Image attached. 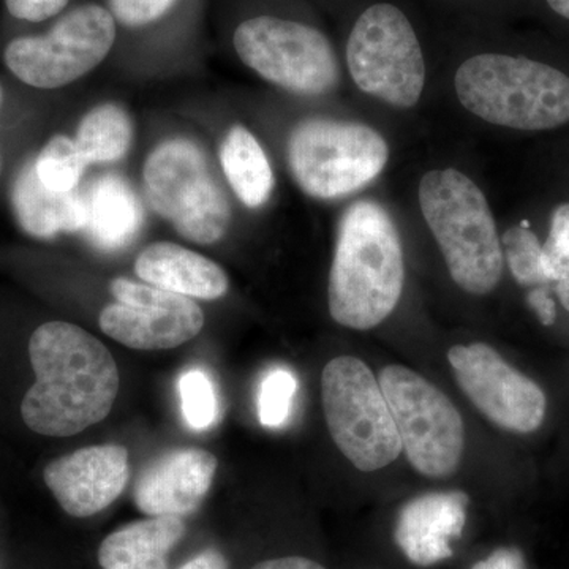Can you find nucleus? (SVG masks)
<instances>
[{
    "instance_id": "obj_1",
    "label": "nucleus",
    "mask_w": 569,
    "mask_h": 569,
    "mask_svg": "<svg viewBox=\"0 0 569 569\" xmlns=\"http://www.w3.org/2000/svg\"><path fill=\"white\" fill-rule=\"evenodd\" d=\"M29 358L36 383L22 399L21 417L33 432L71 437L110 415L121 383L118 365L80 326L41 325L29 342Z\"/></svg>"
},
{
    "instance_id": "obj_2",
    "label": "nucleus",
    "mask_w": 569,
    "mask_h": 569,
    "mask_svg": "<svg viewBox=\"0 0 569 569\" xmlns=\"http://www.w3.org/2000/svg\"><path fill=\"white\" fill-rule=\"evenodd\" d=\"M406 280L402 244L383 206L358 201L343 213L329 272V313L337 323L367 331L399 305Z\"/></svg>"
},
{
    "instance_id": "obj_3",
    "label": "nucleus",
    "mask_w": 569,
    "mask_h": 569,
    "mask_svg": "<svg viewBox=\"0 0 569 569\" xmlns=\"http://www.w3.org/2000/svg\"><path fill=\"white\" fill-rule=\"evenodd\" d=\"M419 204L452 280L470 295L496 290L503 274V249L477 183L452 168L430 171L419 183Z\"/></svg>"
},
{
    "instance_id": "obj_4",
    "label": "nucleus",
    "mask_w": 569,
    "mask_h": 569,
    "mask_svg": "<svg viewBox=\"0 0 569 569\" xmlns=\"http://www.w3.org/2000/svg\"><path fill=\"white\" fill-rule=\"evenodd\" d=\"M460 103L478 118L518 130H550L569 121V78L527 58L479 54L455 78Z\"/></svg>"
},
{
    "instance_id": "obj_5",
    "label": "nucleus",
    "mask_w": 569,
    "mask_h": 569,
    "mask_svg": "<svg viewBox=\"0 0 569 569\" xmlns=\"http://www.w3.org/2000/svg\"><path fill=\"white\" fill-rule=\"evenodd\" d=\"M144 192L153 211L194 244L220 241L231 204L200 146L183 138L160 142L144 163Z\"/></svg>"
},
{
    "instance_id": "obj_6",
    "label": "nucleus",
    "mask_w": 569,
    "mask_h": 569,
    "mask_svg": "<svg viewBox=\"0 0 569 569\" xmlns=\"http://www.w3.org/2000/svg\"><path fill=\"white\" fill-rule=\"evenodd\" d=\"M326 425L339 451L358 470L377 471L402 449L395 418L372 370L355 356H339L321 376Z\"/></svg>"
},
{
    "instance_id": "obj_7",
    "label": "nucleus",
    "mask_w": 569,
    "mask_h": 569,
    "mask_svg": "<svg viewBox=\"0 0 569 569\" xmlns=\"http://www.w3.org/2000/svg\"><path fill=\"white\" fill-rule=\"evenodd\" d=\"M388 157L383 137L362 123L307 119L288 140V167L296 183L320 200L362 189L383 171Z\"/></svg>"
},
{
    "instance_id": "obj_8",
    "label": "nucleus",
    "mask_w": 569,
    "mask_h": 569,
    "mask_svg": "<svg viewBox=\"0 0 569 569\" xmlns=\"http://www.w3.org/2000/svg\"><path fill=\"white\" fill-rule=\"evenodd\" d=\"M378 383L415 470L429 478L451 477L466 448V427L455 403L408 367H385Z\"/></svg>"
},
{
    "instance_id": "obj_9",
    "label": "nucleus",
    "mask_w": 569,
    "mask_h": 569,
    "mask_svg": "<svg viewBox=\"0 0 569 569\" xmlns=\"http://www.w3.org/2000/svg\"><path fill=\"white\" fill-rule=\"evenodd\" d=\"M351 78L362 92L392 107L421 99L426 62L413 26L391 3L369 7L355 22L347 44Z\"/></svg>"
},
{
    "instance_id": "obj_10",
    "label": "nucleus",
    "mask_w": 569,
    "mask_h": 569,
    "mask_svg": "<svg viewBox=\"0 0 569 569\" xmlns=\"http://www.w3.org/2000/svg\"><path fill=\"white\" fill-rule=\"evenodd\" d=\"M234 50L261 78L301 96H323L339 84L340 67L325 33L274 17L250 18L236 28Z\"/></svg>"
},
{
    "instance_id": "obj_11",
    "label": "nucleus",
    "mask_w": 569,
    "mask_h": 569,
    "mask_svg": "<svg viewBox=\"0 0 569 569\" xmlns=\"http://www.w3.org/2000/svg\"><path fill=\"white\" fill-rule=\"evenodd\" d=\"M114 40L111 11L88 3L63 14L43 36L11 40L3 61L18 80L32 88H62L103 62Z\"/></svg>"
},
{
    "instance_id": "obj_12",
    "label": "nucleus",
    "mask_w": 569,
    "mask_h": 569,
    "mask_svg": "<svg viewBox=\"0 0 569 569\" xmlns=\"http://www.w3.org/2000/svg\"><path fill=\"white\" fill-rule=\"evenodd\" d=\"M448 361L463 395L492 425L512 433H531L545 422V391L488 343L452 347Z\"/></svg>"
},
{
    "instance_id": "obj_13",
    "label": "nucleus",
    "mask_w": 569,
    "mask_h": 569,
    "mask_svg": "<svg viewBox=\"0 0 569 569\" xmlns=\"http://www.w3.org/2000/svg\"><path fill=\"white\" fill-rule=\"evenodd\" d=\"M111 293L118 302L104 307L100 328L133 350H171L190 342L203 329V310L187 296L122 277L112 280Z\"/></svg>"
},
{
    "instance_id": "obj_14",
    "label": "nucleus",
    "mask_w": 569,
    "mask_h": 569,
    "mask_svg": "<svg viewBox=\"0 0 569 569\" xmlns=\"http://www.w3.org/2000/svg\"><path fill=\"white\" fill-rule=\"evenodd\" d=\"M129 452L119 445L78 449L48 463L44 485L71 518H91L118 500L129 482Z\"/></svg>"
},
{
    "instance_id": "obj_15",
    "label": "nucleus",
    "mask_w": 569,
    "mask_h": 569,
    "mask_svg": "<svg viewBox=\"0 0 569 569\" xmlns=\"http://www.w3.org/2000/svg\"><path fill=\"white\" fill-rule=\"evenodd\" d=\"M217 471L216 456L204 449H174L149 463L137 478L133 500L142 515H192L201 507Z\"/></svg>"
},
{
    "instance_id": "obj_16",
    "label": "nucleus",
    "mask_w": 569,
    "mask_h": 569,
    "mask_svg": "<svg viewBox=\"0 0 569 569\" xmlns=\"http://www.w3.org/2000/svg\"><path fill=\"white\" fill-rule=\"evenodd\" d=\"M468 497L460 490L430 492L400 509L395 539L411 563L430 567L452 556V541L467 522Z\"/></svg>"
},
{
    "instance_id": "obj_17",
    "label": "nucleus",
    "mask_w": 569,
    "mask_h": 569,
    "mask_svg": "<svg viewBox=\"0 0 569 569\" xmlns=\"http://www.w3.org/2000/svg\"><path fill=\"white\" fill-rule=\"evenodd\" d=\"M134 272L152 287L206 301L222 298L230 287L219 264L171 242L146 247L138 257Z\"/></svg>"
},
{
    "instance_id": "obj_18",
    "label": "nucleus",
    "mask_w": 569,
    "mask_h": 569,
    "mask_svg": "<svg viewBox=\"0 0 569 569\" xmlns=\"http://www.w3.org/2000/svg\"><path fill=\"white\" fill-rule=\"evenodd\" d=\"M11 208L22 230L32 238L52 239L82 231L88 220L84 194L54 192L40 182L33 162L22 167L11 189Z\"/></svg>"
},
{
    "instance_id": "obj_19",
    "label": "nucleus",
    "mask_w": 569,
    "mask_h": 569,
    "mask_svg": "<svg viewBox=\"0 0 569 569\" xmlns=\"http://www.w3.org/2000/svg\"><path fill=\"white\" fill-rule=\"evenodd\" d=\"M84 201L88 220L82 231L104 252L123 249L140 233L144 219L140 198L119 176L104 174L96 179Z\"/></svg>"
},
{
    "instance_id": "obj_20",
    "label": "nucleus",
    "mask_w": 569,
    "mask_h": 569,
    "mask_svg": "<svg viewBox=\"0 0 569 569\" xmlns=\"http://www.w3.org/2000/svg\"><path fill=\"white\" fill-rule=\"evenodd\" d=\"M186 523L174 516H160L129 523L112 531L99 548L103 569H168V556L186 537Z\"/></svg>"
},
{
    "instance_id": "obj_21",
    "label": "nucleus",
    "mask_w": 569,
    "mask_h": 569,
    "mask_svg": "<svg viewBox=\"0 0 569 569\" xmlns=\"http://www.w3.org/2000/svg\"><path fill=\"white\" fill-rule=\"evenodd\" d=\"M220 163L247 208H260L271 197L274 174L260 142L246 127L234 126L220 146Z\"/></svg>"
},
{
    "instance_id": "obj_22",
    "label": "nucleus",
    "mask_w": 569,
    "mask_h": 569,
    "mask_svg": "<svg viewBox=\"0 0 569 569\" xmlns=\"http://www.w3.org/2000/svg\"><path fill=\"white\" fill-rule=\"evenodd\" d=\"M132 137L129 114L118 104L104 103L82 118L74 144L86 164L112 163L126 157Z\"/></svg>"
},
{
    "instance_id": "obj_23",
    "label": "nucleus",
    "mask_w": 569,
    "mask_h": 569,
    "mask_svg": "<svg viewBox=\"0 0 569 569\" xmlns=\"http://www.w3.org/2000/svg\"><path fill=\"white\" fill-rule=\"evenodd\" d=\"M40 182L54 192H73L84 171L86 162L77 144L69 137L58 134L47 142L33 160Z\"/></svg>"
},
{
    "instance_id": "obj_24",
    "label": "nucleus",
    "mask_w": 569,
    "mask_h": 569,
    "mask_svg": "<svg viewBox=\"0 0 569 569\" xmlns=\"http://www.w3.org/2000/svg\"><path fill=\"white\" fill-rule=\"evenodd\" d=\"M503 258L516 282L531 287L549 282L542 266V244L529 227L509 228L501 238Z\"/></svg>"
},
{
    "instance_id": "obj_25",
    "label": "nucleus",
    "mask_w": 569,
    "mask_h": 569,
    "mask_svg": "<svg viewBox=\"0 0 569 569\" xmlns=\"http://www.w3.org/2000/svg\"><path fill=\"white\" fill-rule=\"evenodd\" d=\"M178 387L187 426L201 432L216 425L220 406L211 377L203 369L186 370L179 377Z\"/></svg>"
},
{
    "instance_id": "obj_26",
    "label": "nucleus",
    "mask_w": 569,
    "mask_h": 569,
    "mask_svg": "<svg viewBox=\"0 0 569 569\" xmlns=\"http://www.w3.org/2000/svg\"><path fill=\"white\" fill-rule=\"evenodd\" d=\"M298 380L291 370L274 367L268 370L261 380L258 392V417L269 429H279L291 417Z\"/></svg>"
},
{
    "instance_id": "obj_27",
    "label": "nucleus",
    "mask_w": 569,
    "mask_h": 569,
    "mask_svg": "<svg viewBox=\"0 0 569 569\" xmlns=\"http://www.w3.org/2000/svg\"><path fill=\"white\" fill-rule=\"evenodd\" d=\"M542 266L549 282L569 277V203L553 211L548 241L542 244Z\"/></svg>"
},
{
    "instance_id": "obj_28",
    "label": "nucleus",
    "mask_w": 569,
    "mask_h": 569,
    "mask_svg": "<svg viewBox=\"0 0 569 569\" xmlns=\"http://www.w3.org/2000/svg\"><path fill=\"white\" fill-rule=\"evenodd\" d=\"M179 0H108L116 21L127 28H142L164 17Z\"/></svg>"
},
{
    "instance_id": "obj_29",
    "label": "nucleus",
    "mask_w": 569,
    "mask_h": 569,
    "mask_svg": "<svg viewBox=\"0 0 569 569\" xmlns=\"http://www.w3.org/2000/svg\"><path fill=\"white\" fill-rule=\"evenodd\" d=\"M70 0H6L7 11L14 20L41 22L61 13Z\"/></svg>"
},
{
    "instance_id": "obj_30",
    "label": "nucleus",
    "mask_w": 569,
    "mask_h": 569,
    "mask_svg": "<svg viewBox=\"0 0 569 569\" xmlns=\"http://www.w3.org/2000/svg\"><path fill=\"white\" fill-rule=\"evenodd\" d=\"M471 569H527V563L519 549L500 548L493 550L488 559L478 561Z\"/></svg>"
},
{
    "instance_id": "obj_31",
    "label": "nucleus",
    "mask_w": 569,
    "mask_h": 569,
    "mask_svg": "<svg viewBox=\"0 0 569 569\" xmlns=\"http://www.w3.org/2000/svg\"><path fill=\"white\" fill-rule=\"evenodd\" d=\"M527 301L535 313H537L539 323L545 326H552L556 323L557 309L556 302L550 298L546 288H535L527 296Z\"/></svg>"
},
{
    "instance_id": "obj_32",
    "label": "nucleus",
    "mask_w": 569,
    "mask_h": 569,
    "mask_svg": "<svg viewBox=\"0 0 569 569\" xmlns=\"http://www.w3.org/2000/svg\"><path fill=\"white\" fill-rule=\"evenodd\" d=\"M252 569H326L323 565L316 560L306 559V557H282V559H271L260 561Z\"/></svg>"
},
{
    "instance_id": "obj_33",
    "label": "nucleus",
    "mask_w": 569,
    "mask_h": 569,
    "mask_svg": "<svg viewBox=\"0 0 569 569\" xmlns=\"http://www.w3.org/2000/svg\"><path fill=\"white\" fill-rule=\"evenodd\" d=\"M179 569H228V561L217 549H206Z\"/></svg>"
},
{
    "instance_id": "obj_34",
    "label": "nucleus",
    "mask_w": 569,
    "mask_h": 569,
    "mask_svg": "<svg viewBox=\"0 0 569 569\" xmlns=\"http://www.w3.org/2000/svg\"><path fill=\"white\" fill-rule=\"evenodd\" d=\"M557 296H559L561 306L569 312V277L567 279L559 280L557 283Z\"/></svg>"
},
{
    "instance_id": "obj_35",
    "label": "nucleus",
    "mask_w": 569,
    "mask_h": 569,
    "mask_svg": "<svg viewBox=\"0 0 569 569\" xmlns=\"http://www.w3.org/2000/svg\"><path fill=\"white\" fill-rule=\"evenodd\" d=\"M550 9L569 20V0H548Z\"/></svg>"
},
{
    "instance_id": "obj_36",
    "label": "nucleus",
    "mask_w": 569,
    "mask_h": 569,
    "mask_svg": "<svg viewBox=\"0 0 569 569\" xmlns=\"http://www.w3.org/2000/svg\"><path fill=\"white\" fill-rule=\"evenodd\" d=\"M0 102H2V89H0Z\"/></svg>"
}]
</instances>
